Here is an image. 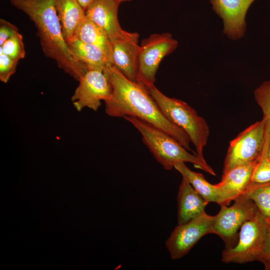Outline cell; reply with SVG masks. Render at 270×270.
<instances>
[{"instance_id":"6da1fadb","label":"cell","mask_w":270,"mask_h":270,"mask_svg":"<svg viewBox=\"0 0 270 270\" xmlns=\"http://www.w3.org/2000/svg\"><path fill=\"white\" fill-rule=\"evenodd\" d=\"M112 88L110 97L104 101L106 114L112 117H134L163 130L190 150V138L180 128L162 112L144 84L126 78L114 66L106 68Z\"/></svg>"},{"instance_id":"7a4b0ae2","label":"cell","mask_w":270,"mask_h":270,"mask_svg":"<svg viewBox=\"0 0 270 270\" xmlns=\"http://www.w3.org/2000/svg\"><path fill=\"white\" fill-rule=\"evenodd\" d=\"M10 2L26 14L35 25L44 55L54 60L66 74L78 80L88 68L70 50L62 32L54 0H10Z\"/></svg>"},{"instance_id":"3957f363","label":"cell","mask_w":270,"mask_h":270,"mask_svg":"<svg viewBox=\"0 0 270 270\" xmlns=\"http://www.w3.org/2000/svg\"><path fill=\"white\" fill-rule=\"evenodd\" d=\"M124 118L131 123L140 133L143 142L157 162L166 170H170L179 162H190L196 168L212 176L216 173L204 159L190 154L177 140L169 134L145 121L126 116Z\"/></svg>"},{"instance_id":"277c9868","label":"cell","mask_w":270,"mask_h":270,"mask_svg":"<svg viewBox=\"0 0 270 270\" xmlns=\"http://www.w3.org/2000/svg\"><path fill=\"white\" fill-rule=\"evenodd\" d=\"M145 86L165 116L187 134L195 147L196 154L204 159V148L210 134V128L206 120L187 103L167 96L154 84Z\"/></svg>"},{"instance_id":"5b68a950","label":"cell","mask_w":270,"mask_h":270,"mask_svg":"<svg viewBox=\"0 0 270 270\" xmlns=\"http://www.w3.org/2000/svg\"><path fill=\"white\" fill-rule=\"evenodd\" d=\"M268 225L258 210L241 226L236 244L224 250L222 262L242 264L259 261L266 242Z\"/></svg>"},{"instance_id":"8992f818","label":"cell","mask_w":270,"mask_h":270,"mask_svg":"<svg viewBox=\"0 0 270 270\" xmlns=\"http://www.w3.org/2000/svg\"><path fill=\"white\" fill-rule=\"evenodd\" d=\"M264 146V124L262 120L248 126L230 142L222 174L237 166L258 162Z\"/></svg>"},{"instance_id":"52a82bcc","label":"cell","mask_w":270,"mask_h":270,"mask_svg":"<svg viewBox=\"0 0 270 270\" xmlns=\"http://www.w3.org/2000/svg\"><path fill=\"white\" fill-rule=\"evenodd\" d=\"M178 45V41L168 32L152 34L144 39L140 45L137 82L145 86L154 84L160 62Z\"/></svg>"},{"instance_id":"ba28073f","label":"cell","mask_w":270,"mask_h":270,"mask_svg":"<svg viewBox=\"0 0 270 270\" xmlns=\"http://www.w3.org/2000/svg\"><path fill=\"white\" fill-rule=\"evenodd\" d=\"M219 212L214 216L212 234L218 236L226 248L234 244L238 232L247 220L258 212L254 202L244 195L234 200L231 206L222 205Z\"/></svg>"},{"instance_id":"9c48e42d","label":"cell","mask_w":270,"mask_h":270,"mask_svg":"<svg viewBox=\"0 0 270 270\" xmlns=\"http://www.w3.org/2000/svg\"><path fill=\"white\" fill-rule=\"evenodd\" d=\"M214 220V216L204 212L186 223L178 224L165 242L171 258L184 257L202 237L212 234Z\"/></svg>"},{"instance_id":"30bf717a","label":"cell","mask_w":270,"mask_h":270,"mask_svg":"<svg viewBox=\"0 0 270 270\" xmlns=\"http://www.w3.org/2000/svg\"><path fill=\"white\" fill-rule=\"evenodd\" d=\"M78 81V85L71 98L78 111L85 108L96 111L101 101L111 96L112 88L106 69L88 70Z\"/></svg>"},{"instance_id":"8fae6325","label":"cell","mask_w":270,"mask_h":270,"mask_svg":"<svg viewBox=\"0 0 270 270\" xmlns=\"http://www.w3.org/2000/svg\"><path fill=\"white\" fill-rule=\"evenodd\" d=\"M256 0H210L213 10L222 20L223 33L232 40L243 38L246 16Z\"/></svg>"},{"instance_id":"7c38bea8","label":"cell","mask_w":270,"mask_h":270,"mask_svg":"<svg viewBox=\"0 0 270 270\" xmlns=\"http://www.w3.org/2000/svg\"><path fill=\"white\" fill-rule=\"evenodd\" d=\"M139 34L128 32L124 38L112 43V65L126 78L137 82L140 46Z\"/></svg>"},{"instance_id":"4fadbf2b","label":"cell","mask_w":270,"mask_h":270,"mask_svg":"<svg viewBox=\"0 0 270 270\" xmlns=\"http://www.w3.org/2000/svg\"><path fill=\"white\" fill-rule=\"evenodd\" d=\"M256 162L237 166L222 174L221 181L215 184L218 204L228 205L244 194L252 184V174Z\"/></svg>"},{"instance_id":"5bb4252c","label":"cell","mask_w":270,"mask_h":270,"mask_svg":"<svg viewBox=\"0 0 270 270\" xmlns=\"http://www.w3.org/2000/svg\"><path fill=\"white\" fill-rule=\"evenodd\" d=\"M120 4L114 0H94L86 10V16L105 32L112 43L128 32L121 28L118 20Z\"/></svg>"},{"instance_id":"9a60e30c","label":"cell","mask_w":270,"mask_h":270,"mask_svg":"<svg viewBox=\"0 0 270 270\" xmlns=\"http://www.w3.org/2000/svg\"><path fill=\"white\" fill-rule=\"evenodd\" d=\"M177 200L178 224L186 223L204 212L209 203L183 178Z\"/></svg>"},{"instance_id":"2e32d148","label":"cell","mask_w":270,"mask_h":270,"mask_svg":"<svg viewBox=\"0 0 270 270\" xmlns=\"http://www.w3.org/2000/svg\"><path fill=\"white\" fill-rule=\"evenodd\" d=\"M66 42L74 56L86 64L88 70H104L108 64L112 65L111 60L101 48L84 42L75 37Z\"/></svg>"},{"instance_id":"e0dca14e","label":"cell","mask_w":270,"mask_h":270,"mask_svg":"<svg viewBox=\"0 0 270 270\" xmlns=\"http://www.w3.org/2000/svg\"><path fill=\"white\" fill-rule=\"evenodd\" d=\"M55 7L64 38H72L86 16V10L77 0H54Z\"/></svg>"},{"instance_id":"ac0fdd59","label":"cell","mask_w":270,"mask_h":270,"mask_svg":"<svg viewBox=\"0 0 270 270\" xmlns=\"http://www.w3.org/2000/svg\"><path fill=\"white\" fill-rule=\"evenodd\" d=\"M74 37L101 48L111 60L112 42L105 32L86 16L78 27Z\"/></svg>"},{"instance_id":"d6986e66","label":"cell","mask_w":270,"mask_h":270,"mask_svg":"<svg viewBox=\"0 0 270 270\" xmlns=\"http://www.w3.org/2000/svg\"><path fill=\"white\" fill-rule=\"evenodd\" d=\"M174 168L208 202H214L218 204V198L215 184L208 182L202 174L190 170L185 163L176 164Z\"/></svg>"},{"instance_id":"ffe728a7","label":"cell","mask_w":270,"mask_h":270,"mask_svg":"<svg viewBox=\"0 0 270 270\" xmlns=\"http://www.w3.org/2000/svg\"><path fill=\"white\" fill-rule=\"evenodd\" d=\"M254 96L262 112L265 128L264 150L270 159V80L264 82L254 92Z\"/></svg>"},{"instance_id":"44dd1931","label":"cell","mask_w":270,"mask_h":270,"mask_svg":"<svg viewBox=\"0 0 270 270\" xmlns=\"http://www.w3.org/2000/svg\"><path fill=\"white\" fill-rule=\"evenodd\" d=\"M244 195L254 202L270 224V182L262 184L252 183Z\"/></svg>"},{"instance_id":"7402d4cb","label":"cell","mask_w":270,"mask_h":270,"mask_svg":"<svg viewBox=\"0 0 270 270\" xmlns=\"http://www.w3.org/2000/svg\"><path fill=\"white\" fill-rule=\"evenodd\" d=\"M0 52L17 61L24 58L26 50L22 36L18 32L13 35L0 46Z\"/></svg>"},{"instance_id":"603a6c76","label":"cell","mask_w":270,"mask_h":270,"mask_svg":"<svg viewBox=\"0 0 270 270\" xmlns=\"http://www.w3.org/2000/svg\"><path fill=\"white\" fill-rule=\"evenodd\" d=\"M270 182V159L263 151L260 158L256 164L252 176V183L262 184Z\"/></svg>"},{"instance_id":"cb8c5ba5","label":"cell","mask_w":270,"mask_h":270,"mask_svg":"<svg viewBox=\"0 0 270 270\" xmlns=\"http://www.w3.org/2000/svg\"><path fill=\"white\" fill-rule=\"evenodd\" d=\"M18 61L14 60L0 52V80L7 83L16 71Z\"/></svg>"},{"instance_id":"d4e9b609","label":"cell","mask_w":270,"mask_h":270,"mask_svg":"<svg viewBox=\"0 0 270 270\" xmlns=\"http://www.w3.org/2000/svg\"><path fill=\"white\" fill-rule=\"evenodd\" d=\"M18 32V28L8 21L0 19V46L6 40Z\"/></svg>"},{"instance_id":"484cf974","label":"cell","mask_w":270,"mask_h":270,"mask_svg":"<svg viewBox=\"0 0 270 270\" xmlns=\"http://www.w3.org/2000/svg\"><path fill=\"white\" fill-rule=\"evenodd\" d=\"M259 261L263 264L266 270H270V224L268 227L265 246Z\"/></svg>"},{"instance_id":"4316f807","label":"cell","mask_w":270,"mask_h":270,"mask_svg":"<svg viewBox=\"0 0 270 270\" xmlns=\"http://www.w3.org/2000/svg\"><path fill=\"white\" fill-rule=\"evenodd\" d=\"M82 6L86 10L94 0H77Z\"/></svg>"},{"instance_id":"83f0119b","label":"cell","mask_w":270,"mask_h":270,"mask_svg":"<svg viewBox=\"0 0 270 270\" xmlns=\"http://www.w3.org/2000/svg\"><path fill=\"white\" fill-rule=\"evenodd\" d=\"M114 0L120 4L121 2H123L131 1L132 0Z\"/></svg>"}]
</instances>
